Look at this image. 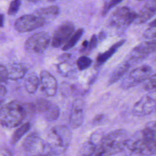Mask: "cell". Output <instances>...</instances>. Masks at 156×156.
I'll return each mask as SVG.
<instances>
[{"mask_svg":"<svg viewBox=\"0 0 156 156\" xmlns=\"http://www.w3.org/2000/svg\"><path fill=\"white\" fill-rule=\"evenodd\" d=\"M40 85L39 78L35 73H30L26 77L24 82V86L26 91L30 93H34Z\"/></svg>","mask_w":156,"mask_h":156,"instance_id":"603a6c76","label":"cell"},{"mask_svg":"<svg viewBox=\"0 0 156 156\" xmlns=\"http://www.w3.org/2000/svg\"><path fill=\"white\" fill-rule=\"evenodd\" d=\"M74 32V26L69 21H65L59 25L53 33L51 45L54 48L63 46Z\"/></svg>","mask_w":156,"mask_h":156,"instance_id":"9c48e42d","label":"cell"},{"mask_svg":"<svg viewBox=\"0 0 156 156\" xmlns=\"http://www.w3.org/2000/svg\"><path fill=\"white\" fill-rule=\"evenodd\" d=\"M124 40H120L111 46V47L105 52L99 54L96 57L95 66L99 67L100 66L103 65L117 51V50L124 43Z\"/></svg>","mask_w":156,"mask_h":156,"instance_id":"ffe728a7","label":"cell"},{"mask_svg":"<svg viewBox=\"0 0 156 156\" xmlns=\"http://www.w3.org/2000/svg\"><path fill=\"white\" fill-rule=\"evenodd\" d=\"M41 156H49V155H47V154H43L42 155H41Z\"/></svg>","mask_w":156,"mask_h":156,"instance_id":"b9f144b4","label":"cell"},{"mask_svg":"<svg viewBox=\"0 0 156 156\" xmlns=\"http://www.w3.org/2000/svg\"><path fill=\"white\" fill-rule=\"evenodd\" d=\"M122 1V0H110L104 6L103 10L102 11V15H105L111 9L119 4Z\"/></svg>","mask_w":156,"mask_h":156,"instance_id":"f546056e","label":"cell"},{"mask_svg":"<svg viewBox=\"0 0 156 156\" xmlns=\"http://www.w3.org/2000/svg\"><path fill=\"white\" fill-rule=\"evenodd\" d=\"M104 118H105V116L104 115L98 114L96 116H94V117L93 118V119L92 120V123L94 125H98L103 121Z\"/></svg>","mask_w":156,"mask_h":156,"instance_id":"d6a6232c","label":"cell"},{"mask_svg":"<svg viewBox=\"0 0 156 156\" xmlns=\"http://www.w3.org/2000/svg\"><path fill=\"white\" fill-rule=\"evenodd\" d=\"M48 1H50V2H53V1H57V0H48Z\"/></svg>","mask_w":156,"mask_h":156,"instance_id":"60d3db41","label":"cell"},{"mask_svg":"<svg viewBox=\"0 0 156 156\" xmlns=\"http://www.w3.org/2000/svg\"><path fill=\"white\" fill-rule=\"evenodd\" d=\"M151 74H152V68L149 65H144L140 66L129 73L127 77L124 80L122 86L125 88L135 86L143 82Z\"/></svg>","mask_w":156,"mask_h":156,"instance_id":"30bf717a","label":"cell"},{"mask_svg":"<svg viewBox=\"0 0 156 156\" xmlns=\"http://www.w3.org/2000/svg\"><path fill=\"white\" fill-rule=\"evenodd\" d=\"M155 40L143 42L132 49L130 54V58L135 62L141 61L154 52L155 51Z\"/></svg>","mask_w":156,"mask_h":156,"instance_id":"4fadbf2b","label":"cell"},{"mask_svg":"<svg viewBox=\"0 0 156 156\" xmlns=\"http://www.w3.org/2000/svg\"><path fill=\"white\" fill-rule=\"evenodd\" d=\"M6 67V66H5ZM8 79L16 80L22 79L26 74L27 69L26 66L18 63H14L6 67Z\"/></svg>","mask_w":156,"mask_h":156,"instance_id":"e0dca14e","label":"cell"},{"mask_svg":"<svg viewBox=\"0 0 156 156\" xmlns=\"http://www.w3.org/2000/svg\"><path fill=\"white\" fill-rule=\"evenodd\" d=\"M1 154L3 155V156H12L10 151L7 149V148H2L1 149L0 151Z\"/></svg>","mask_w":156,"mask_h":156,"instance_id":"e575fe53","label":"cell"},{"mask_svg":"<svg viewBox=\"0 0 156 156\" xmlns=\"http://www.w3.org/2000/svg\"><path fill=\"white\" fill-rule=\"evenodd\" d=\"M85 119V103L81 99L75 100L71 107L69 116V126L76 129L83 122Z\"/></svg>","mask_w":156,"mask_h":156,"instance_id":"7c38bea8","label":"cell"},{"mask_svg":"<svg viewBox=\"0 0 156 156\" xmlns=\"http://www.w3.org/2000/svg\"><path fill=\"white\" fill-rule=\"evenodd\" d=\"M136 13L127 7H121L116 9L112 14L109 24L117 29L122 30L134 22Z\"/></svg>","mask_w":156,"mask_h":156,"instance_id":"5b68a950","label":"cell"},{"mask_svg":"<svg viewBox=\"0 0 156 156\" xmlns=\"http://www.w3.org/2000/svg\"><path fill=\"white\" fill-rule=\"evenodd\" d=\"M45 24V21L35 14H26L17 18L14 27L19 32H27L38 29Z\"/></svg>","mask_w":156,"mask_h":156,"instance_id":"ba28073f","label":"cell"},{"mask_svg":"<svg viewBox=\"0 0 156 156\" xmlns=\"http://www.w3.org/2000/svg\"><path fill=\"white\" fill-rule=\"evenodd\" d=\"M72 132L69 127L63 125H57L52 127L48 134L46 146L54 155L65 152L69 146Z\"/></svg>","mask_w":156,"mask_h":156,"instance_id":"3957f363","label":"cell"},{"mask_svg":"<svg viewBox=\"0 0 156 156\" xmlns=\"http://www.w3.org/2000/svg\"><path fill=\"white\" fill-rule=\"evenodd\" d=\"M27 114L25 104L16 100L10 101L0 109V124L8 128L19 126Z\"/></svg>","mask_w":156,"mask_h":156,"instance_id":"277c9868","label":"cell"},{"mask_svg":"<svg viewBox=\"0 0 156 156\" xmlns=\"http://www.w3.org/2000/svg\"><path fill=\"white\" fill-rule=\"evenodd\" d=\"M138 1H144V0H138Z\"/></svg>","mask_w":156,"mask_h":156,"instance_id":"7bdbcfd3","label":"cell"},{"mask_svg":"<svg viewBox=\"0 0 156 156\" xmlns=\"http://www.w3.org/2000/svg\"><path fill=\"white\" fill-rule=\"evenodd\" d=\"M156 87V76L155 74H151L144 82L143 88L146 90L155 91Z\"/></svg>","mask_w":156,"mask_h":156,"instance_id":"4316f807","label":"cell"},{"mask_svg":"<svg viewBox=\"0 0 156 156\" xmlns=\"http://www.w3.org/2000/svg\"><path fill=\"white\" fill-rule=\"evenodd\" d=\"M27 1L29 2H35L37 1H38L39 0H27Z\"/></svg>","mask_w":156,"mask_h":156,"instance_id":"f35d334b","label":"cell"},{"mask_svg":"<svg viewBox=\"0 0 156 156\" xmlns=\"http://www.w3.org/2000/svg\"><path fill=\"white\" fill-rule=\"evenodd\" d=\"M30 125L29 122H26L20 125V126L13 132L11 143L13 144H15L30 129Z\"/></svg>","mask_w":156,"mask_h":156,"instance_id":"d4e9b609","label":"cell"},{"mask_svg":"<svg viewBox=\"0 0 156 156\" xmlns=\"http://www.w3.org/2000/svg\"><path fill=\"white\" fill-rule=\"evenodd\" d=\"M50 37L45 32H39L32 34L25 43L27 51L34 54L43 52L49 46Z\"/></svg>","mask_w":156,"mask_h":156,"instance_id":"52a82bcc","label":"cell"},{"mask_svg":"<svg viewBox=\"0 0 156 156\" xmlns=\"http://www.w3.org/2000/svg\"><path fill=\"white\" fill-rule=\"evenodd\" d=\"M7 79L6 67L2 65H0V82H5Z\"/></svg>","mask_w":156,"mask_h":156,"instance_id":"1f68e13d","label":"cell"},{"mask_svg":"<svg viewBox=\"0 0 156 156\" xmlns=\"http://www.w3.org/2000/svg\"><path fill=\"white\" fill-rule=\"evenodd\" d=\"M127 132L117 129L104 135L93 156H112L122 152L126 147Z\"/></svg>","mask_w":156,"mask_h":156,"instance_id":"7a4b0ae2","label":"cell"},{"mask_svg":"<svg viewBox=\"0 0 156 156\" xmlns=\"http://www.w3.org/2000/svg\"><path fill=\"white\" fill-rule=\"evenodd\" d=\"M71 55L69 54L66 53L61 55L58 57V63L57 68L58 71L63 75V76H68L71 73L74 69V64L71 63Z\"/></svg>","mask_w":156,"mask_h":156,"instance_id":"ac0fdd59","label":"cell"},{"mask_svg":"<svg viewBox=\"0 0 156 156\" xmlns=\"http://www.w3.org/2000/svg\"><path fill=\"white\" fill-rule=\"evenodd\" d=\"M40 84L43 93L48 96H54L57 90L55 78L49 72L42 71L40 74Z\"/></svg>","mask_w":156,"mask_h":156,"instance_id":"5bb4252c","label":"cell"},{"mask_svg":"<svg viewBox=\"0 0 156 156\" xmlns=\"http://www.w3.org/2000/svg\"><path fill=\"white\" fill-rule=\"evenodd\" d=\"M84 30L82 28L78 29L76 31L74 32V33L72 34V35L69 37V38L68 40V41L66 42V43L62 46V49L63 51H68L74 47L76 43L79 41L81 37L83 34Z\"/></svg>","mask_w":156,"mask_h":156,"instance_id":"cb8c5ba5","label":"cell"},{"mask_svg":"<svg viewBox=\"0 0 156 156\" xmlns=\"http://www.w3.org/2000/svg\"><path fill=\"white\" fill-rule=\"evenodd\" d=\"M4 15L1 13H0V27H3L4 26Z\"/></svg>","mask_w":156,"mask_h":156,"instance_id":"74e56055","label":"cell"},{"mask_svg":"<svg viewBox=\"0 0 156 156\" xmlns=\"http://www.w3.org/2000/svg\"><path fill=\"white\" fill-rule=\"evenodd\" d=\"M103 135L102 131L99 130L92 133L89 139L80 147L78 156H93Z\"/></svg>","mask_w":156,"mask_h":156,"instance_id":"9a60e30c","label":"cell"},{"mask_svg":"<svg viewBox=\"0 0 156 156\" xmlns=\"http://www.w3.org/2000/svg\"><path fill=\"white\" fill-rule=\"evenodd\" d=\"M46 146L45 141L37 133L32 132L24 139L22 147L23 156H41Z\"/></svg>","mask_w":156,"mask_h":156,"instance_id":"8992f818","label":"cell"},{"mask_svg":"<svg viewBox=\"0 0 156 156\" xmlns=\"http://www.w3.org/2000/svg\"><path fill=\"white\" fill-rule=\"evenodd\" d=\"M88 46V41L87 40H84L82 43L81 48L80 49V52H84L85 51H87Z\"/></svg>","mask_w":156,"mask_h":156,"instance_id":"836d02e7","label":"cell"},{"mask_svg":"<svg viewBox=\"0 0 156 156\" xmlns=\"http://www.w3.org/2000/svg\"><path fill=\"white\" fill-rule=\"evenodd\" d=\"M126 147L132 152L143 155H152L156 151L155 121H150L142 130L129 138Z\"/></svg>","mask_w":156,"mask_h":156,"instance_id":"6da1fadb","label":"cell"},{"mask_svg":"<svg viewBox=\"0 0 156 156\" xmlns=\"http://www.w3.org/2000/svg\"><path fill=\"white\" fill-rule=\"evenodd\" d=\"M156 37V24L155 20H154L149 24V27L144 33V37L146 39L155 40Z\"/></svg>","mask_w":156,"mask_h":156,"instance_id":"83f0119b","label":"cell"},{"mask_svg":"<svg viewBox=\"0 0 156 156\" xmlns=\"http://www.w3.org/2000/svg\"><path fill=\"white\" fill-rule=\"evenodd\" d=\"M92 63V60L88 56H80L76 61V65L78 69L80 71L88 68Z\"/></svg>","mask_w":156,"mask_h":156,"instance_id":"484cf974","label":"cell"},{"mask_svg":"<svg viewBox=\"0 0 156 156\" xmlns=\"http://www.w3.org/2000/svg\"><path fill=\"white\" fill-rule=\"evenodd\" d=\"M155 99L151 96L145 95L140 98L133 105L132 112L137 116H144L150 115L155 110Z\"/></svg>","mask_w":156,"mask_h":156,"instance_id":"8fae6325","label":"cell"},{"mask_svg":"<svg viewBox=\"0 0 156 156\" xmlns=\"http://www.w3.org/2000/svg\"><path fill=\"white\" fill-rule=\"evenodd\" d=\"M130 68V63L129 61H124L118 65L113 70L108 82V85H112L118 81Z\"/></svg>","mask_w":156,"mask_h":156,"instance_id":"44dd1931","label":"cell"},{"mask_svg":"<svg viewBox=\"0 0 156 156\" xmlns=\"http://www.w3.org/2000/svg\"><path fill=\"white\" fill-rule=\"evenodd\" d=\"M98 38L96 35H93L90 41H88V49L87 51H90L93 49H94L98 44Z\"/></svg>","mask_w":156,"mask_h":156,"instance_id":"4dcf8cb0","label":"cell"},{"mask_svg":"<svg viewBox=\"0 0 156 156\" xmlns=\"http://www.w3.org/2000/svg\"><path fill=\"white\" fill-rule=\"evenodd\" d=\"M98 38V41H101V40H103L105 38V34L104 32H101L99 33V35L97 37Z\"/></svg>","mask_w":156,"mask_h":156,"instance_id":"8d00e7d4","label":"cell"},{"mask_svg":"<svg viewBox=\"0 0 156 156\" xmlns=\"http://www.w3.org/2000/svg\"><path fill=\"white\" fill-rule=\"evenodd\" d=\"M60 13V9L57 5H50L36 10L34 14L43 20L45 23L56 18Z\"/></svg>","mask_w":156,"mask_h":156,"instance_id":"d6986e66","label":"cell"},{"mask_svg":"<svg viewBox=\"0 0 156 156\" xmlns=\"http://www.w3.org/2000/svg\"><path fill=\"white\" fill-rule=\"evenodd\" d=\"M41 115L47 121H54L59 117L60 108L57 105L50 101Z\"/></svg>","mask_w":156,"mask_h":156,"instance_id":"7402d4cb","label":"cell"},{"mask_svg":"<svg viewBox=\"0 0 156 156\" xmlns=\"http://www.w3.org/2000/svg\"><path fill=\"white\" fill-rule=\"evenodd\" d=\"M7 93L6 88L2 84L0 83V98L3 97Z\"/></svg>","mask_w":156,"mask_h":156,"instance_id":"d590c367","label":"cell"},{"mask_svg":"<svg viewBox=\"0 0 156 156\" xmlns=\"http://www.w3.org/2000/svg\"><path fill=\"white\" fill-rule=\"evenodd\" d=\"M2 105H3V101H0V109H1V107L2 106Z\"/></svg>","mask_w":156,"mask_h":156,"instance_id":"ab89813d","label":"cell"},{"mask_svg":"<svg viewBox=\"0 0 156 156\" xmlns=\"http://www.w3.org/2000/svg\"><path fill=\"white\" fill-rule=\"evenodd\" d=\"M155 12L156 1L155 0H150L143 5L139 13H136L134 23L136 24H143L154 16Z\"/></svg>","mask_w":156,"mask_h":156,"instance_id":"2e32d148","label":"cell"},{"mask_svg":"<svg viewBox=\"0 0 156 156\" xmlns=\"http://www.w3.org/2000/svg\"><path fill=\"white\" fill-rule=\"evenodd\" d=\"M21 0H13L11 1L8 9V14L9 15H15L20 9L21 5Z\"/></svg>","mask_w":156,"mask_h":156,"instance_id":"f1b7e54d","label":"cell"}]
</instances>
